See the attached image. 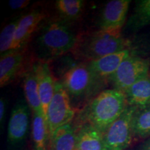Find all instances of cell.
Here are the masks:
<instances>
[{
	"mask_svg": "<svg viewBox=\"0 0 150 150\" xmlns=\"http://www.w3.org/2000/svg\"><path fill=\"white\" fill-rule=\"evenodd\" d=\"M128 106L126 96L117 89H106L79 110L74 127L83 124L91 125L103 134Z\"/></svg>",
	"mask_w": 150,
	"mask_h": 150,
	"instance_id": "obj_1",
	"label": "cell"
},
{
	"mask_svg": "<svg viewBox=\"0 0 150 150\" xmlns=\"http://www.w3.org/2000/svg\"><path fill=\"white\" fill-rule=\"evenodd\" d=\"M77 36L69 24L61 19L43 22L33 42L37 61L50 62L71 52Z\"/></svg>",
	"mask_w": 150,
	"mask_h": 150,
	"instance_id": "obj_2",
	"label": "cell"
},
{
	"mask_svg": "<svg viewBox=\"0 0 150 150\" xmlns=\"http://www.w3.org/2000/svg\"><path fill=\"white\" fill-rule=\"evenodd\" d=\"M128 47L129 41L122 36L121 32L98 29L78 35L71 53L75 59L87 63L123 51Z\"/></svg>",
	"mask_w": 150,
	"mask_h": 150,
	"instance_id": "obj_3",
	"label": "cell"
},
{
	"mask_svg": "<svg viewBox=\"0 0 150 150\" xmlns=\"http://www.w3.org/2000/svg\"><path fill=\"white\" fill-rule=\"evenodd\" d=\"M60 81L77 112L103 91L106 81L98 77L86 62L70 67Z\"/></svg>",
	"mask_w": 150,
	"mask_h": 150,
	"instance_id": "obj_4",
	"label": "cell"
},
{
	"mask_svg": "<svg viewBox=\"0 0 150 150\" xmlns=\"http://www.w3.org/2000/svg\"><path fill=\"white\" fill-rule=\"evenodd\" d=\"M76 113L77 110L72 106L64 86L61 81L57 80L54 95L49 105L45 116L50 136L56 129L72 122Z\"/></svg>",
	"mask_w": 150,
	"mask_h": 150,
	"instance_id": "obj_5",
	"label": "cell"
},
{
	"mask_svg": "<svg viewBox=\"0 0 150 150\" xmlns=\"http://www.w3.org/2000/svg\"><path fill=\"white\" fill-rule=\"evenodd\" d=\"M136 109V107L127 106L104 133V141L108 150H125L131 145L134 138L132 120Z\"/></svg>",
	"mask_w": 150,
	"mask_h": 150,
	"instance_id": "obj_6",
	"label": "cell"
},
{
	"mask_svg": "<svg viewBox=\"0 0 150 150\" xmlns=\"http://www.w3.org/2000/svg\"><path fill=\"white\" fill-rule=\"evenodd\" d=\"M149 65L147 59L130 55L124 60L109 80L111 81L114 88L125 93L138 81L147 77Z\"/></svg>",
	"mask_w": 150,
	"mask_h": 150,
	"instance_id": "obj_7",
	"label": "cell"
},
{
	"mask_svg": "<svg viewBox=\"0 0 150 150\" xmlns=\"http://www.w3.org/2000/svg\"><path fill=\"white\" fill-rule=\"evenodd\" d=\"M30 109L27 102L20 99L11 111L8 125V142L9 145H20L27 137L30 125Z\"/></svg>",
	"mask_w": 150,
	"mask_h": 150,
	"instance_id": "obj_8",
	"label": "cell"
},
{
	"mask_svg": "<svg viewBox=\"0 0 150 150\" xmlns=\"http://www.w3.org/2000/svg\"><path fill=\"white\" fill-rule=\"evenodd\" d=\"M46 18L45 13L39 9L32 10L28 13L20 16L11 50L27 48L31 38L35 34Z\"/></svg>",
	"mask_w": 150,
	"mask_h": 150,
	"instance_id": "obj_9",
	"label": "cell"
},
{
	"mask_svg": "<svg viewBox=\"0 0 150 150\" xmlns=\"http://www.w3.org/2000/svg\"><path fill=\"white\" fill-rule=\"evenodd\" d=\"M130 0H111L105 4L99 20V29L121 32L125 25Z\"/></svg>",
	"mask_w": 150,
	"mask_h": 150,
	"instance_id": "obj_10",
	"label": "cell"
},
{
	"mask_svg": "<svg viewBox=\"0 0 150 150\" xmlns=\"http://www.w3.org/2000/svg\"><path fill=\"white\" fill-rule=\"evenodd\" d=\"M27 48L11 50L1 54L0 58V86L4 87L11 83L19 75H23L29 67L25 68Z\"/></svg>",
	"mask_w": 150,
	"mask_h": 150,
	"instance_id": "obj_11",
	"label": "cell"
},
{
	"mask_svg": "<svg viewBox=\"0 0 150 150\" xmlns=\"http://www.w3.org/2000/svg\"><path fill=\"white\" fill-rule=\"evenodd\" d=\"M40 94L42 113L45 118L47 111L55 92L56 81L52 75L50 62L36 61L33 62Z\"/></svg>",
	"mask_w": 150,
	"mask_h": 150,
	"instance_id": "obj_12",
	"label": "cell"
},
{
	"mask_svg": "<svg viewBox=\"0 0 150 150\" xmlns=\"http://www.w3.org/2000/svg\"><path fill=\"white\" fill-rule=\"evenodd\" d=\"M131 55L129 49L105 56L95 61L87 62L90 69L102 79L109 80L122 61Z\"/></svg>",
	"mask_w": 150,
	"mask_h": 150,
	"instance_id": "obj_13",
	"label": "cell"
},
{
	"mask_svg": "<svg viewBox=\"0 0 150 150\" xmlns=\"http://www.w3.org/2000/svg\"><path fill=\"white\" fill-rule=\"evenodd\" d=\"M76 134V149L79 150H108L104 134L88 124L74 127Z\"/></svg>",
	"mask_w": 150,
	"mask_h": 150,
	"instance_id": "obj_14",
	"label": "cell"
},
{
	"mask_svg": "<svg viewBox=\"0 0 150 150\" xmlns=\"http://www.w3.org/2000/svg\"><path fill=\"white\" fill-rule=\"evenodd\" d=\"M22 83L26 102L29 105L31 112L42 113V104L39 94L36 75L33 67V63L22 75Z\"/></svg>",
	"mask_w": 150,
	"mask_h": 150,
	"instance_id": "obj_15",
	"label": "cell"
},
{
	"mask_svg": "<svg viewBox=\"0 0 150 150\" xmlns=\"http://www.w3.org/2000/svg\"><path fill=\"white\" fill-rule=\"evenodd\" d=\"M31 138L33 150H50V131L42 112H32Z\"/></svg>",
	"mask_w": 150,
	"mask_h": 150,
	"instance_id": "obj_16",
	"label": "cell"
},
{
	"mask_svg": "<svg viewBox=\"0 0 150 150\" xmlns=\"http://www.w3.org/2000/svg\"><path fill=\"white\" fill-rule=\"evenodd\" d=\"M76 129L72 122L63 125L50 136V150H76Z\"/></svg>",
	"mask_w": 150,
	"mask_h": 150,
	"instance_id": "obj_17",
	"label": "cell"
},
{
	"mask_svg": "<svg viewBox=\"0 0 150 150\" xmlns=\"http://www.w3.org/2000/svg\"><path fill=\"white\" fill-rule=\"evenodd\" d=\"M128 106L142 108L150 105V78H143L125 92Z\"/></svg>",
	"mask_w": 150,
	"mask_h": 150,
	"instance_id": "obj_18",
	"label": "cell"
},
{
	"mask_svg": "<svg viewBox=\"0 0 150 150\" xmlns=\"http://www.w3.org/2000/svg\"><path fill=\"white\" fill-rule=\"evenodd\" d=\"M56 8L60 19L67 23L74 22L81 17L84 8L82 0H57Z\"/></svg>",
	"mask_w": 150,
	"mask_h": 150,
	"instance_id": "obj_19",
	"label": "cell"
},
{
	"mask_svg": "<svg viewBox=\"0 0 150 150\" xmlns=\"http://www.w3.org/2000/svg\"><path fill=\"white\" fill-rule=\"evenodd\" d=\"M134 138H150V105L137 108L132 120Z\"/></svg>",
	"mask_w": 150,
	"mask_h": 150,
	"instance_id": "obj_20",
	"label": "cell"
},
{
	"mask_svg": "<svg viewBox=\"0 0 150 150\" xmlns=\"http://www.w3.org/2000/svg\"><path fill=\"white\" fill-rule=\"evenodd\" d=\"M149 24H150V0L136 1L134 13L129 20V27L136 31Z\"/></svg>",
	"mask_w": 150,
	"mask_h": 150,
	"instance_id": "obj_21",
	"label": "cell"
},
{
	"mask_svg": "<svg viewBox=\"0 0 150 150\" xmlns=\"http://www.w3.org/2000/svg\"><path fill=\"white\" fill-rule=\"evenodd\" d=\"M20 16L16 17L13 20L4 26L0 34V53L3 54L12 50L15 33Z\"/></svg>",
	"mask_w": 150,
	"mask_h": 150,
	"instance_id": "obj_22",
	"label": "cell"
},
{
	"mask_svg": "<svg viewBox=\"0 0 150 150\" xmlns=\"http://www.w3.org/2000/svg\"><path fill=\"white\" fill-rule=\"evenodd\" d=\"M31 4L29 0H10L8 5L12 10H20L27 7Z\"/></svg>",
	"mask_w": 150,
	"mask_h": 150,
	"instance_id": "obj_23",
	"label": "cell"
},
{
	"mask_svg": "<svg viewBox=\"0 0 150 150\" xmlns=\"http://www.w3.org/2000/svg\"><path fill=\"white\" fill-rule=\"evenodd\" d=\"M6 102L4 97H1L0 99V125L2 127L6 115Z\"/></svg>",
	"mask_w": 150,
	"mask_h": 150,
	"instance_id": "obj_24",
	"label": "cell"
},
{
	"mask_svg": "<svg viewBox=\"0 0 150 150\" xmlns=\"http://www.w3.org/2000/svg\"><path fill=\"white\" fill-rule=\"evenodd\" d=\"M139 150H150V138L142 144Z\"/></svg>",
	"mask_w": 150,
	"mask_h": 150,
	"instance_id": "obj_25",
	"label": "cell"
},
{
	"mask_svg": "<svg viewBox=\"0 0 150 150\" xmlns=\"http://www.w3.org/2000/svg\"><path fill=\"white\" fill-rule=\"evenodd\" d=\"M76 150H79V149H76Z\"/></svg>",
	"mask_w": 150,
	"mask_h": 150,
	"instance_id": "obj_26",
	"label": "cell"
}]
</instances>
